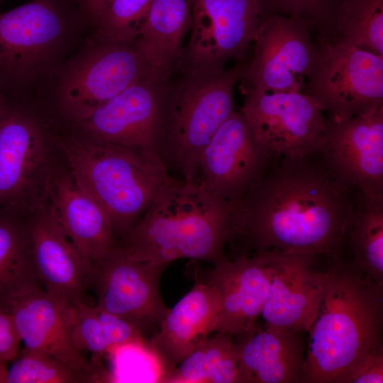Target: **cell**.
Listing matches in <instances>:
<instances>
[{"label":"cell","mask_w":383,"mask_h":383,"mask_svg":"<svg viewBox=\"0 0 383 383\" xmlns=\"http://www.w3.org/2000/svg\"><path fill=\"white\" fill-rule=\"evenodd\" d=\"M44 196L48 200L45 207L91 264L116 247L106 212L72 174L50 178Z\"/></svg>","instance_id":"obj_22"},{"label":"cell","mask_w":383,"mask_h":383,"mask_svg":"<svg viewBox=\"0 0 383 383\" xmlns=\"http://www.w3.org/2000/svg\"><path fill=\"white\" fill-rule=\"evenodd\" d=\"M14 213L0 210V307L4 309L41 285L33 262L28 224L19 221Z\"/></svg>","instance_id":"obj_25"},{"label":"cell","mask_w":383,"mask_h":383,"mask_svg":"<svg viewBox=\"0 0 383 383\" xmlns=\"http://www.w3.org/2000/svg\"><path fill=\"white\" fill-rule=\"evenodd\" d=\"M170 263L138 261L115 247L92 265L91 289L96 306L123 319L141 334L159 327L168 313L160 281Z\"/></svg>","instance_id":"obj_12"},{"label":"cell","mask_w":383,"mask_h":383,"mask_svg":"<svg viewBox=\"0 0 383 383\" xmlns=\"http://www.w3.org/2000/svg\"><path fill=\"white\" fill-rule=\"evenodd\" d=\"M192 0H152L137 43L157 76L170 79L178 70L192 23Z\"/></svg>","instance_id":"obj_24"},{"label":"cell","mask_w":383,"mask_h":383,"mask_svg":"<svg viewBox=\"0 0 383 383\" xmlns=\"http://www.w3.org/2000/svg\"><path fill=\"white\" fill-rule=\"evenodd\" d=\"M213 265L206 281L216 286L221 296L216 332L242 338L255 329L267 296L270 250L235 253Z\"/></svg>","instance_id":"obj_17"},{"label":"cell","mask_w":383,"mask_h":383,"mask_svg":"<svg viewBox=\"0 0 383 383\" xmlns=\"http://www.w3.org/2000/svg\"><path fill=\"white\" fill-rule=\"evenodd\" d=\"M319 155L331 175L345 189L383 196V107L347 119L326 115Z\"/></svg>","instance_id":"obj_14"},{"label":"cell","mask_w":383,"mask_h":383,"mask_svg":"<svg viewBox=\"0 0 383 383\" xmlns=\"http://www.w3.org/2000/svg\"><path fill=\"white\" fill-rule=\"evenodd\" d=\"M340 0H260L265 16L280 15L304 23L317 38H325Z\"/></svg>","instance_id":"obj_31"},{"label":"cell","mask_w":383,"mask_h":383,"mask_svg":"<svg viewBox=\"0 0 383 383\" xmlns=\"http://www.w3.org/2000/svg\"><path fill=\"white\" fill-rule=\"evenodd\" d=\"M316 318L309 330L304 382L338 383L383 344V285L350 260L330 261Z\"/></svg>","instance_id":"obj_2"},{"label":"cell","mask_w":383,"mask_h":383,"mask_svg":"<svg viewBox=\"0 0 383 383\" xmlns=\"http://www.w3.org/2000/svg\"><path fill=\"white\" fill-rule=\"evenodd\" d=\"M231 208L199 177L177 179L128 232L122 248L138 261L170 263L189 258L217 264L227 258Z\"/></svg>","instance_id":"obj_3"},{"label":"cell","mask_w":383,"mask_h":383,"mask_svg":"<svg viewBox=\"0 0 383 383\" xmlns=\"http://www.w3.org/2000/svg\"><path fill=\"white\" fill-rule=\"evenodd\" d=\"M152 0H111L94 24L99 41L135 42Z\"/></svg>","instance_id":"obj_29"},{"label":"cell","mask_w":383,"mask_h":383,"mask_svg":"<svg viewBox=\"0 0 383 383\" xmlns=\"http://www.w3.org/2000/svg\"><path fill=\"white\" fill-rule=\"evenodd\" d=\"M35 268L50 294L73 304L87 303L92 264L79 251L44 206L28 223Z\"/></svg>","instance_id":"obj_20"},{"label":"cell","mask_w":383,"mask_h":383,"mask_svg":"<svg viewBox=\"0 0 383 383\" xmlns=\"http://www.w3.org/2000/svg\"><path fill=\"white\" fill-rule=\"evenodd\" d=\"M152 72L137 41H100L67 66L57 87L58 99L65 113L78 122Z\"/></svg>","instance_id":"obj_8"},{"label":"cell","mask_w":383,"mask_h":383,"mask_svg":"<svg viewBox=\"0 0 383 383\" xmlns=\"http://www.w3.org/2000/svg\"><path fill=\"white\" fill-rule=\"evenodd\" d=\"M71 174L109 216L113 233L127 234L177 179L161 157L93 140L60 141Z\"/></svg>","instance_id":"obj_4"},{"label":"cell","mask_w":383,"mask_h":383,"mask_svg":"<svg viewBox=\"0 0 383 383\" xmlns=\"http://www.w3.org/2000/svg\"><path fill=\"white\" fill-rule=\"evenodd\" d=\"M72 13L65 0H33L0 13V74L35 78L62 45Z\"/></svg>","instance_id":"obj_10"},{"label":"cell","mask_w":383,"mask_h":383,"mask_svg":"<svg viewBox=\"0 0 383 383\" xmlns=\"http://www.w3.org/2000/svg\"><path fill=\"white\" fill-rule=\"evenodd\" d=\"M274 157L235 110L205 148L198 177L211 192L233 204L261 178Z\"/></svg>","instance_id":"obj_15"},{"label":"cell","mask_w":383,"mask_h":383,"mask_svg":"<svg viewBox=\"0 0 383 383\" xmlns=\"http://www.w3.org/2000/svg\"><path fill=\"white\" fill-rule=\"evenodd\" d=\"M9 368L6 383H84L59 360L23 348Z\"/></svg>","instance_id":"obj_30"},{"label":"cell","mask_w":383,"mask_h":383,"mask_svg":"<svg viewBox=\"0 0 383 383\" xmlns=\"http://www.w3.org/2000/svg\"><path fill=\"white\" fill-rule=\"evenodd\" d=\"M221 308L216 286L196 279L192 289L170 309L149 343L165 370V377L216 332Z\"/></svg>","instance_id":"obj_21"},{"label":"cell","mask_w":383,"mask_h":383,"mask_svg":"<svg viewBox=\"0 0 383 383\" xmlns=\"http://www.w3.org/2000/svg\"><path fill=\"white\" fill-rule=\"evenodd\" d=\"M265 18L260 0H192L190 36L177 71L217 72L243 60Z\"/></svg>","instance_id":"obj_7"},{"label":"cell","mask_w":383,"mask_h":383,"mask_svg":"<svg viewBox=\"0 0 383 383\" xmlns=\"http://www.w3.org/2000/svg\"><path fill=\"white\" fill-rule=\"evenodd\" d=\"M383 344L361 358L338 383H382Z\"/></svg>","instance_id":"obj_33"},{"label":"cell","mask_w":383,"mask_h":383,"mask_svg":"<svg viewBox=\"0 0 383 383\" xmlns=\"http://www.w3.org/2000/svg\"><path fill=\"white\" fill-rule=\"evenodd\" d=\"M21 336L10 311L0 307V361L15 360L20 352Z\"/></svg>","instance_id":"obj_35"},{"label":"cell","mask_w":383,"mask_h":383,"mask_svg":"<svg viewBox=\"0 0 383 383\" xmlns=\"http://www.w3.org/2000/svg\"><path fill=\"white\" fill-rule=\"evenodd\" d=\"M216 333L176 366L162 383H241L238 345L231 335Z\"/></svg>","instance_id":"obj_27"},{"label":"cell","mask_w":383,"mask_h":383,"mask_svg":"<svg viewBox=\"0 0 383 383\" xmlns=\"http://www.w3.org/2000/svg\"><path fill=\"white\" fill-rule=\"evenodd\" d=\"M271 279L261 314L267 326L308 332L323 294L326 272L313 267L316 257L271 250Z\"/></svg>","instance_id":"obj_18"},{"label":"cell","mask_w":383,"mask_h":383,"mask_svg":"<svg viewBox=\"0 0 383 383\" xmlns=\"http://www.w3.org/2000/svg\"><path fill=\"white\" fill-rule=\"evenodd\" d=\"M27 350L49 355L67 365L84 382L106 379L99 360L90 362L73 344V304L36 287L8 309Z\"/></svg>","instance_id":"obj_16"},{"label":"cell","mask_w":383,"mask_h":383,"mask_svg":"<svg viewBox=\"0 0 383 383\" xmlns=\"http://www.w3.org/2000/svg\"><path fill=\"white\" fill-rule=\"evenodd\" d=\"M2 0H0V2Z\"/></svg>","instance_id":"obj_39"},{"label":"cell","mask_w":383,"mask_h":383,"mask_svg":"<svg viewBox=\"0 0 383 383\" xmlns=\"http://www.w3.org/2000/svg\"><path fill=\"white\" fill-rule=\"evenodd\" d=\"M353 207V193L331 175L319 154L275 157L232 204L228 244L235 253L277 250L338 260Z\"/></svg>","instance_id":"obj_1"},{"label":"cell","mask_w":383,"mask_h":383,"mask_svg":"<svg viewBox=\"0 0 383 383\" xmlns=\"http://www.w3.org/2000/svg\"><path fill=\"white\" fill-rule=\"evenodd\" d=\"M74 315L71 328L74 345L80 351H87L100 357L112 348L96 313L95 306L82 300L73 304Z\"/></svg>","instance_id":"obj_32"},{"label":"cell","mask_w":383,"mask_h":383,"mask_svg":"<svg viewBox=\"0 0 383 383\" xmlns=\"http://www.w3.org/2000/svg\"><path fill=\"white\" fill-rule=\"evenodd\" d=\"M240 112L258 140L274 157H306L320 153L326 116L301 91L261 92L243 87Z\"/></svg>","instance_id":"obj_11"},{"label":"cell","mask_w":383,"mask_h":383,"mask_svg":"<svg viewBox=\"0 0 383 383\" xmlns=\"http://www.w3.org/2000/svg\"><path fill=\"white\" fill-rule=\"evenodd\" d=\"M98 318L110 340L112 348L117 345L144 342L142 334L120 317L95 306Z\"/></svg>","instance_id":"obj_34"},{"label":"cell","mask_w":383,"mask_h":383,"mask_svg":"<svg viewBox=\"0 0 383 383\" xmlns=\"http://www.w3.org/2000/svg\"><path fill=\"white\" fill-rule=\"evenodd\" d=\"M170 81L150 73L78 123L91 140L160 156Z\"/></svg>","instance_id":"obj_9"},{"label":"cell","mask_w":383,"mask_h":383,"mask_svg":"<svg viewBox=\"0 0 383 383\" xmlns=\"http://www.w3.org/2000/svg\"><path fill=\"white\" fill-rule=\"evenodd\" d=\"M323 38L383 55V0H340Z\"/></svg>","instance_id":"obj_28"},{"label":"cell","mask_w":383,"mask_h":383,"mask_svg":"<svg viewBox=\"0 0 383 383\" xmlns=\"http://www.w3.org/2000/svg\"><path fill=\"white\" fill-rule=\"evenodd\" d=\"M44 135L25 112L10 108L0 123V210L17 213L42 183L47 169Z\"/></svg>","instance_id":"obj_19"},{"label":"cell","mask_w":383,"mask_h":383,"mask_svg":"<svg viewBox=\"0 0 383 383\" xmlns=\"http://www.w3.org/2000/svg\"><path fill=\"white\" fill-rule=\"evenodd\" d=\"M247 61L217 72H182L170 81L160 157L184 180L198 177L205 148L235 111L234 89Z\"/></svg>","instance_id":"obj_5"},{"label":"cell","mask_w":383,"mask_h":383,"mask_svg":"<svg viewBox=\"0 0 383 383\" xmlns=\"http://www.w3.org/2000/svg\"><path fill=\"white\" fill-rule=\"evenodd\" d=\"M317 54L302 93L326 116L347 119L383 107V55L316 38Z\"/></svg>","instance_id":"obj_6"},{"label":"cell","mask_w":383,"mask_h":383,"mask_svg":"<svg viewBox=\"0 0 383 383\" xmlns=\"http://www.w3.org/2000/svg\"><path fill=\"white\" fill-rule=\"evenodd\" d=\"M11 107L0 94V123Z\"/></svg>","instance_id":"obj_38"},{"label":"cell","mask_w":383,"mask_h":383,"mask_svg":"<svg viewBox=\"0 0 383 383\" xmlns=\"http://www.w3.org/2000/svg\"><path fill=\"white\" fill-rule=\"evenodd\" d=\"M111 0H80L83 13L95 23Z\"/></svg>","instance_id":"obj_36"},{"label":"cell","mask_w":383,"mask_h":383,"mask_svg":"<svg viewBox=\"0 0 383 383\" xmlns=\"http://www.w3.org/2000/svg\"><path fill=\"white\" fill-rule=\"evenodd\" d=\"M354 207L343 238V252L367 278L383 285V196L353 192Z\"/></svg>","instance_id":"obj_26"},{"label":"cell","mask_w":383,"mask_h":383,"mask_svg":"<svg viewBox=\"0 0 383 383\" xmlns=\"http://www.w3.org/2000/svg\"><path fill=\"white\" fill-rule=\"evenodd\" d=\"M301 332L267 326L237 344L241 383L304 382L306 345Z\"/></svg>","instance_id":"obj_23"},{"label":"cell","mask_w":383,"mask_h":383,"mask_svg":"<svg viewBox=\"0 0 383 383\" xmlns=\"http://www.w3.org/2000/svg\"><path fill=\"white\" fill-rule=\"evenodd\" d=\"M252 45L243 87L261 92L302 91L317 54L316 37L304 23L265 16Z\"/></svg>","instance_id":"obj_13"},{"label":"cell","mask_w":383,"mask_h":383,"mask_svg":"<svg viewBox=\"0 0 383 383\" xmlns=\"http://www.w3.org/2000/svg\"><path fill=\"white\" fill-rule=\"evenodd\" d=\"M8 371L7 362L0 361V383H6Z\"/></svg>","instance_id":"obj_37"}]
</instances>
